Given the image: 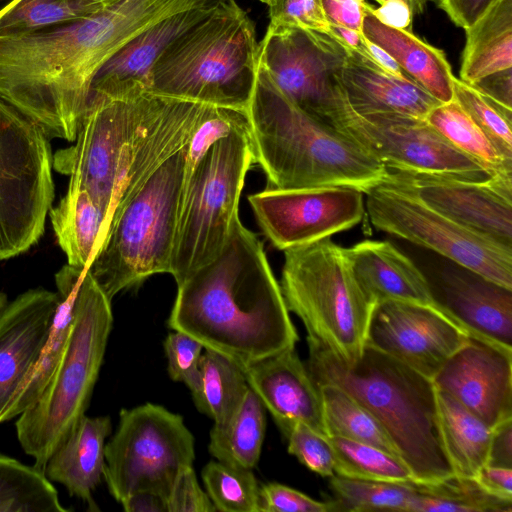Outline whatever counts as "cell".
I'll return each mask as SVG.
<instances>
[{
    "label": "cell",
    "mask_w": 512,
    "mask_h": 512,
    "mask_svg": "<svg viewBox=\"0 0 512 512\" xmlns=\"http://www.w3.org/2000/svg\"><path fill=\"white\" fill-rule=\"evenodd\" d=\"M202 0H121L69 23L0 37V98L48 138L74 141L97 70L163 17Z\"/></svg>",
    "instance_id": "cell-1"
},
{
    "label": "cell",
    "mask_w": 512,
    "mask_h": 512,
    "mask_svg": "<svg viewBox=\"0 0 512 512\" xmlns=\"http://www.w3.org/2000/svg\"><path fill=\"white\" fill-rule=\"evenodd\" d=\"M177 287L168 326L241 367L299 340L263 244L239 218L222 252Z\"/></svg>",
    "instance_id": "cell-2"
},
{
    "label": "cell",
    "mask_w": 512,
    "mask_h": 512,
    "mask_svg": "<svg viewBox=\"0 0 512 512\" xmlns=\"http://www.w3.org/2000/svg\"><path fill=\"white\" fill-rule=\"evenodd\" d=\"M246 116L267 188L348 186L366 194L387 178L379 161L295 104L259 63Z\"/></svg>",
    "instance_id": "cell-3"
},
{
    "label": "cell",
    "mask_w": 512,
    "mask_h": 512,
    "mask_svg": "<svg viewBox=\"0 0 512 512\" xmlns=\"http://www.w3.org/2000/svg\"><path fill=\"white\" fill-rule=\"evenodd\" d=\"M307 369L317 385L341 387L380 423L409 467L414 481L433 483L454 474L438 419L437 390L431 379L366 344L347 364L307 337Z\"/></svg>",
    "instance_id": "cell-4"
},
{
    "label": "cell",
    "mask_w": 512,
    "mask_h": 512,
    "mask_svg": "<svg viewBox=\"0 0 512 512\" xmlns=\"http://www.w3.org/2000/svg\"><path fill=\"white\" fill-rule=\"evenodd\" d=\"M258 54L253 21L227 0L168 45L151 68L148 91L246 112Z\"/></svg>",
    "instance_id": "cell-5"
},
{
    "label": "cell",
    "mask_w": 512,
    "mask_h": 512,
    "mask_svg": "<svg viewBox=\"0 0 512 512\" xmlns=\"http://www.w3.org/2000/svg\"><path fill=\"white\" fill-rule=\"evenodd\" d=\"M111 301L85 270L62 357L37 401L16 420L18 441L44 473L54 450L85 415L112 329Z\"/></svg>",
    "instance_id": "cell-6"
},
{
    "label": "cell",
    "mask_w": 512,
    "mask_h": 512,
    "mask_svg": "<svg viewBox=\"0 0 512 512\" xmlns=\"http://www.w3.org/2000/svg\"><path fill=\"white\" fill-rule=\"evenodd\" d=\"M280 287L307 337L347 364L361 357L376 304L355 277L345 247L325 238L284 250Z\"/></svg>",
    "instance_id": "cell-7"
},
{
    "label": "cell",
    "mask_w": 512,
    "mask_h": 512,
    "mask_svg": "<svg viewBox=\"0 0 512 512\" xmlns=\"http://www.w3.org/2000/svg\"><path fill=\"white\" fill-rule=\"evenodd\" d=\"M185 146L117 212L86 269L110 301L154 274L170 273Z\"/></svg>",
    "instance_id": "cell-8"
},
{
    "label": "cell",
    "mask_w": 512,
    "mask_h": 512,
    "mask_svg": "<svg viewBox=\"0 0 512 512\" xmlns=\"http://www.w3.org/2000/svg\"><path fill=\"white\" fill-rule=\"evenodd\" d=\"M253 163L248 127L239 128L211 145L183 176L170 266L177 285L222 252Z\"/></svg>",
    "instance_id": "cell-9"
},
{
    "label": "cell",
    "mask_w": 512,
    "mask_h": 512,
    "mask_svg": "<svg viewBox=\"0 0 512 512\" xmlns=\"http://www.w3.org/2000/svg\"><path fill=\"white\" fill-rule=\"evenodd\" d=\"M53 200L48 136L0 98V261L40 240Z\"/></svg>",
    "instance_id": "cell-10"
},
{
    "label": "cell",
    "mask_w": 512,
    "mask_h": 512,
    "mask_svg": "<svg viewBox=\"0 0 512 512\" xmlns=\"http://www.w3.org/2000/svg\"><path fill=\"white\" fill-rule=\"evenodd\" d=\"M194 459V437L182 416L145 403L120 411L117 430L105 444L103 477L119 503L137 492L166 500L177 474Z\"/></svg>",
    "instance_id": "cell-11"
},
{
    "label": "cell",
    "mask_w": 512,
    "mask_h": 512,
    "mask_svg": "<svg viewBox=\"0 0 512 512\" xmlns=\"http://www.w3.org/2000/svg\"><path fill=\"white\" fill-rule=\"evenodd\" d=\"M366 210L380 231L439 253L453 263L512 289V248L472 230L416 196L382 183L367 193Z\"/></svg>",
    "instance_id": "cell-12"
},
{
    "label": "cell",
    "mask_w": 512,
    "mask_h": 512,
    "mask_svg": "<svg viewBox=\"0 0 512 512\" xmlns=\"http://www.w3.org/2000/svg\"><path fill=\"white\" fill-rule=\"evenodd\" d=\"M158 95L145 91L125 98L88 100L75 144L52 156V167L85 190L106 216V234L117 173L131 138ZM106 237V236H105Z\"/></svg>",
    "instance_id": "cell-13"
},
{
    "label": "cell",
    "mask_w": 512,
    "mask_h": 512,
    "mask_svg": "<svg viewBox=\"0 0 512 512\" xmlns=\"http://www.w3.org/2000/svg\"><path fill=\"white\" fill-rule=\"evenodd\" d=\"M322 121L357 144L387 170L453 174L473 179L490 175L425 118L398 114L361 115L343 100Z\"/></svg>",
    "instance_id": "cell-14"
},
{
    "label": "cell",
    "mask_w": 512,
    "mask_h": 512,
    "mask_svg": "<svg viewBox=\"0 0 512 512\" xmlns=\"http://www.w3.org/2000/svg\"><path fill=\"white\" fill-rule=\"evenodd\" d=\"M347 54L328 33L269 24L258 63L295 104L322 120L345 99L341 75Z\"/></svg>",
    "instance_id": "cell-15"
},
{
    "label": "cell",
    "mask_w": 512,
    "mask_h": 512,
    "mask_svg": "<svg viewBox=\"0 0 512 512\" xmlns=\"http://www.w3.org/2000/svg\"><path fill=\"white\" fill-rule=\"evenodd\" d=\"M363 194L348 186L266 188L248 201L265 236L284 251L357 225L365 214Z\"/></svg>",
    "instance_id": "cell-16"
},
{
    "label": "cell",
    "mask_w": 512,
    "mask_h": 512,
    "mask_svg": "<svg viewBox=\"0 0 512 512\" xmlns=\"http://www.w3.org/2000/svg\"><path fill=\"white\" fill-rule=\"evenodd\" d=\"M387 172L383 183L512 248V177L473 179L443 173Z\"/></svg>",
    "instance_id": "cell-17"
},
{
    "label": "cell",
    "mask_w": 512,
    "mask_h": 512,
    "mask_svg": "<svg viewBox=\"0 0 512 512\" xmlns=\"http://www.w3.org/2000/svg\"><path fill=\"white\" fill-rule=\"evenodd\" d=\"M469 335L436 307L385 300L373 310L367 344L432 380Z\"/></svg>",
    "instance_id": "cell-18"
},
{
    "label": "cell",
    "mask_w": 512,
    "mask_h": 512,
    "mask_svg": "<svg viewBox=\"0 0 512 512\" xmlns=\"http://www.w3.org/2000/svg\"><path fill=\"white\" fill-rule=\"evenodd\" d=\"M432 381L491 429L512 419V348L469 335Z\"/></svg>",
    "instance_id": "cell-19"
},
{
    "label": "cell",
    "mask_w": 512,
    "mask_h": 512,
    "mask_svg": "<svg viewBox=\"0 0 512 512\" xmlns=\"http://www.w3.org/2000/svg\"><path fill=\"white\" fill-rule=\"evenodd\" d=\"M427 280L437 306L470 335L512 348V289L457 264Z\"/></svg>",
    "instance_id": "cell-20"
},
{
    "label": "cell",
    "mask_w": 512,
    "mask_h": 512,
    "mask_svg": "<svg viewBox=\"0 0 512 512\" xmlns=\"http://www.w3.org/2000/svg\"><path fill=\"white\" fill-rule=\"evenodd\" d=\"M225 1L177 11L144 28L97 70L91 81L88 100L96 97L125 98L148 91L151 68L168 45Z\"/></svg>",
    "instance_id": "cell-21"
},
{
    "label": "cell",
    "mask_w": 512,
    "mask_h": 512,
    "mask_svg": "<svg viewBox=\"0 0 512 512\" xmlns=\"http://www.w3.org/2000/svg\"><path fill=\"white\" fill-rule=\"evenodd\" d=\"M242 368L250 389L269 411L284 436L298 422L327 436L319 387L295 347Z\"/></svg>",
    "instance_id": "cell-22"
},
{
    "label": "cell",
    "mask_w": 512,
    "mask_h": 512,
    "mask_svg": "<svg viewBox=\"0 0 512 512\" xmlns=\"http://www.w3.org/2000/svg\"><path fill=\"white\" fill-rule=\"evenodd\" d=\"M56 292L30 289L9 303L0 320V414L22 385L48 336Z\"/></svg>",
    "instance_id": "cell-23"
},
{
    "label": "cell",
    "mask_w": 512,
    "mask_h": 512,
    "mask_svg": "<svg viewBox=\"0 0 512 512\" xmlns=\"http://www.w3.org/2000/svg\"><path fill=\"white\" fill-rule=\"evenodd\" d=\"M341 82L347 103L361 115L426 118L440 103L407 75H394L349 49Z\"/></svg>",
    "instance_id": "cell-24"
},
{
    "label": "cell",
    "mask_w": 512,
    "mask_h": 512,
    "mask_svg": "<svg viewBox=\"0 0 512 512\" xmlns=\"http://www.w3.org/2000/svg\"><path fill=\"white\" fill-rule=\"evenodd\" d=\"M346 252L360 286L376 305L400 300L441 310L426 275L390 242L364 240L346 248Z\"/></svg>",
    "instance_id": "cell-25"
},
{
    "label": "cell",
    "mask_w": 512,
    "mask_h": 512,
    "mask_svg": "<svg viewBox=\"0 0 512 512\" xmlns=\"http://www.w3.org/2000/svg\"><path fill=\"white\" fill-rule=\"evenodd\" d=\"M112 429L108 416L84 415L49 457L44 474L66 487L71 496L99 510L92 493L105 469V440Z\"/></svg>",
    "instance_id": "cell-26"
},
{
    "label": "cell",
    "mask_w": 512,
    "mask_h": 512,
    "mask_svg": "<svg viewBox=\"0 0 512 512\" xmlns=\"http://www.w3.org/2000/svg\"><path fill=\"white\" fill-rule=\"evenodd\" d=\"M363 35L440 103L453 99L455 76L441 49L428 44L411 31L384 23L375 16L368 3L365 6Z\"/></svg>",
    "instance_id": "cell-27"
},
{
    "label": "cell",
    "mask_w": 512,
    "mask_h": 512,
    "mask_svg": "<svg viewBox=\"0 0 512 512\" xmlns=\"http://www.w3.org/2000/svg\"><path fill=\"white\" fill-rule=\"evenodd\" d=\"M85 270L64 265L55 275L58 304L40 354L20 388L0 414V424L32 406L50 381L66 347L74 319V303Z\"/></svg>",
    "instance_id": "cell-28"
},
{
    "label": "cell",
    "mask_w": 512,
    "mask_h": 512,
    "mask_svg": "<svg viewBox=\"0 0 512 512\" xmlns=\"http://www.w3.org/2000/svg\"><path fill=\"white\" fill-rule=\"evenodd\" d=\"M465 34L459 79L472 85L512 68V0H495Z\"/></svg>",
    "instance_id": "cell-29"
},
{
    "label": "cell",
    "mask_w": 512,
    "mask_h": 512,
    "mask_svg": "<svg viewBox=\"0 0 512 512\" xmlns=\"http://www.w3.org/2000/svg\"><path fill=\"white\" fill-rule=\"evenodd\" d=\"M48 215L67 264L86 270L106 236L103 210L85 190L68 186Z\"/></svg>",
    "instance_id": "cell-30"
},
{
    "label": "cell",
    "mask_w": 512,
    "mask_h": 512,
    "mask_svg": "<svg viewBox=\"0 0 512 512\" xmlns=\"http://www.w3.org/2000/svg\"><path fill=\"white\" fill-rule=\"evenodd\" d=\"M437 408L443 446L454 474L474 478L487 464L493 429L444 391L437 390Z\"/></svg>",
    "instance_id": "cell-31"
},
{
    "label": "cell",
    "mask_w": 512,
    "mask_h": 512,
    "mask_svg": "<svg viewBox=\"0 0 512 512\" xmlns=\"http://www.w3.org/2000/svg\"><path fill=\"white\" fill-rule=\"evenodd\" d=\"M266 432V409L250 389L233 417L223 426H213L208 450L223 463L253 469L261 455Z\"/></svg>",
    "instance_id": "cell-32"
},
{
    "label": "cell",
    "mask_w": 512,
    "mask_h": 512,
    "mask_svg": "<svg viewBox=\"0 0 512 512\" xmlns=\"http://www.w3.org/2000/svg\"><path fill=\"white\" fill-rule=\"evenodd\" d=\"M200 373V391L194 403L213 420V426L221 427L233 417L249 390L243 368L217 351L204 349Z\"/></svg>",
    "instance_id": "cell-33"
},
{
    "label": "cell",
    "mask_w": 512,
    "mask_h": 512,
    "mask_svg": "<svg viewBox=\"0 0 512 512\" xmlns=\"http://www.w3.org/2000/svg\"><path fill=\"white\" fill-rule=\"evenodd\" d=\"M425 119L449 143L476 161L490 176L512 177V162L498 152L455 100L439 103Z\"/></svg>",
    "instance_id": "cell-34"
},
{
    "label": "cell",
    "mask_w": 512,
    "mask_h": 512,
    "mask_svg": "<svg viewBox=\"0 0 512 512\" xmlns=\"http://www.w3.org/2000/svg\"><path fill=\"white\" fill-rule=\"evenodd\" d=\"M317 386L328 437L337 436L372 445L400 458L397 448L377 419L353 396L337 385Z\"/></svg>",
    "instance_id": "cell-35"
},
{
    "label": "cell",
    "mask_w": 512,
    "mask_h": 512,
    "mask_svg": "<svg viewBox=\"0 0 512 512\" xmlns=\"http://www.w3.org/2000/svg\"><path fill=\"white\" fill-rule=\"evenodd\" d=\"M414 482L408 512H512V501L490 495L474 478L453 474L438 482Z\"/></svg>",
    "instance_id": "cell-36"
},
{
    "label": "cell",
    "mask_w": 512,
    "mask_h": 512,
    "mask_svg": "<svg viewBox=\"0 0 512 512\" xmlns=\"http://www.w3.org/2000/svg\"><path fill=\"white\" fill-rule=\"evenodd\" d=\"M46 475L0 454V512H68Z\"/></svg>",
    "instance_id": "cell-37"
},
{
    "label": "cell",
    "mask_w": 512,
    "mask_h": 512,
    "mask_svg": "<svg viewBox=\"0 0 512 512\" xmlns=\"http://www.w3.org/2000/svg\"><path fill=\"white\" fill-rule=\"evenodd\" d=\"M333 498L331 512L406 511L415 494V482L354 479L334 474L329 477Z\"/></svg>",
    "instance_id": "cell-38"
},
{
    "label": "cell",
    "mask_w": 512,
    "mask_h": 512,
    "mask_svg": "<svg viewBox=\"0 0 512 512\" xmlns=\"http://www.w3.org/2000/svg\"><path fill=\"white\" fill-rule=\"evenodd\" d=\"M104 8L89 0H12L0 10V37L77 21Z\"/></svg>",
    "instance_id": "cell-39"
},
{
    "label": "cell",
    "mask_w": 512,
    "mask_h": 512,
    "mask_svg": "<svg viewBox=\"0 0 512 512\" xmlns=\"http://www.w3.org/2000/svg\"><path fill=\"white\" fill-rule=\"evenodd\" d=\"M328 438L334 453L335 474L374 481H414L402 459L372 445L337 436Z\"/></svg>",
    "instance_id": "cell-40"
},
{
    "label": "cell",
    "mask_w": 512,
    "mask_h": 512,
    "mask_svg": "<svg viewBox=\"0 0 512 512\" xmlns=\"http://www.w3.org/2000/svg\"><path fill=\"white\" fill-rule=\"evenodd\" d=\"M201 476L216 511L259 512L260 486L252 469L216 460L204 466Z\"/></svg>",
    "instance_id": "cell-41"
},
{
    "label": "cell",
    "mask_w": 512,
    "mask_h": 512,
    "mask_svg": "<svg viewBox=\"0 0 512 512\" xmlns=\"http://www.w3.org/2000/svg\"><path fill=\"white\" fill-rule=\"evenodd\" d=\"M453 100L479 126L498 152L512 162V109L456 77L453 79Z\"/></svg>",
    "instance_id": "cell-42"
},
{
    "label": "cell",
    "mask_w": 512,
    "mask_h": 512,
    "mask_svg": "<svg viewBox=\"0 0 512 512\" xmlns=\"http://www.w3.org/2000/svg\"><path fill=\"white\" fill-rule=\"evenodd\" d=\"M173 331L164 341L168 374L172 380L184 383L195 398L200 391V360L205 348L188 334Z\"/></svg>",
    "instance_id": "cell-43"
},
{
    "label": "cell",
    "mask_w": 512,
    "mask_h": 512,
    "mask_svg": "<svg viewBox=\"0 0 512 512\" xmlns=\"http://www.w3.org/2000/svg\"><path fill=\"white\" fill-rule=\"evenodd\" d=\"M288 452L311 471L331 477L335 474L334 453L329 438L298 422L285 435Z\"/></svg>",
    "instance_id": "cell-44"
},
{
    "label": "cell",
    "mask_w": 512,
    "mask_h": 512,
    "mask_svg": "<svg viewBox=\"0 0 512 512\" xmlns=\"http://www.w3.org/2000/svg\"><path fill=\"white\" fill-rule=\"evenodd\" d=\"M270 24L300 27L330 34L320 0H270ZM331 35V34H330Z\"/></svg>",
    "instance_id": "cell-45"
},
{
    "label": "cell",
    "mask_w": 512,
    "mask_h": 512,
    "mask_svg": "<svg viewBox=\"0 0 512 512\" xmlns=\"http://www.w3.org/2000/svg\"><path fill=\"white\" fill-rule=\"evenodd\" d=\"M259 512H331L328 501H317L286 485L271 482L260 486Z\"/></svg>",
    "instance_id": "cell-46"
},
{
    "label": "cell",
    "mask_w": 512,
    "mask_h": 512,
    "mask_svg": "<svg viewBox=\"0 0 512 512\" xmlns=\"http://www.w3.org/2000/svg\"><path fill=\"white\" fill-rule=\"evenodd\" d=\"M167 512H215L216 509L198 483L192 466L176 476L166 499Z\"/></svg>",
    "instance_id": "cell-47"
},
{
    "label": "cell",
    "mask_w": 512,
    "mask_h": 512,
    "mask_svg": "<svg viewBox=\"0 0 512 512\" xmlns=\"http://www.w3.org/2000/svg\"><path fill=\"white\" fill-rule=\"evenodd\" d=\"M320 3L329 25L363 33L366 0H320Z\"/></svg>",
    "instance_id": "cell-48"
},
{
    "label": "cell",
    "mask_w": 512,
    "mask_h": 512,
    "mask_svg": "<svg viewBox=\"0 0 512 512\" xmlns=\"http://www.w3.org/2000/svg\"><path fill=\"white\" fill-rule=\"evenodd\" d=\"M451 21L464 30L470 27L495 0H435Z\"/></svg>",
    "instance_id": "cell-49"
},
{
    "label": "cell",
    "mask_w": 512,
    "mask_h": 512,
    "mask_svg": "<svg viewBox=\"0 0 512 512\" xmlns=\"http://www.w3.org/2000/svg\"><path fill=\"white\" fill-rule=\"evenodd\" d=\"M474 479L490 495L512 501V468L486 464L480 468Z\"/></svg>",
    "instance_id": "cell-50"
},
{
    "label": "cell",
    "mask_w": 512,
    "mask_h": 512,
    "mask_svg": "<svg viewBox=\"0 0 512 512\" xmlns=\"http://www.w3.org/2000/svg\"><path fill=\"white\" fill-rule=\"evenodd\" d=\"M472 86L501 105L512 109V68L489 74Z\"/></svg>",
    "instance_id": "cell-51"
},
{
    "label": "cell",
    "mask_w": 512,
    "mask_h": 512,
    "mask_svg": "<svg viewBox=\"0 0 512 512\" xmlns=\"http://www.w3.org/2000/svg\"><path fill=\"white\" fill-rule=\"evenodd\" d=\"M487 464L512 468V419L493 429Z\"/></svg>",
    "instance_id": "cell-52"
},
{
    "label": "cell",
    "mask_w": 512,
    "mask_h": 512,
    "mask_svg": "<svg viewBox=\"0 0 512 512\" xmlns=\"http://www.w3.org/2000/svg\"><path fill=\"white\" fill-rule=\"evenodd\" d=\"M121 504L126 512H167L166 500L151 492L131 494Z\"/></svg>",
    "instance_id": "cell-53"
},
{
    "label": "cell",
    "mask_w": 512,
    "mask_h": 512,
    "mask_svg": "<svg viewBox=\"0 0 512 512\" xmlns=\"http://www.w3.org/2000/svg\"><path fill=\"white\" fill-rule=\"evenodd\" d=\"M380 6L388 4H400L406 6L413 15L421 14L429 0H375Z\"/></svg>",
    "instance_id": "cell-54"
},
{
    "label": "cell",
    "mask_w": 512,
    "mask_h": 512,
    "mask_svg": "<svg viewBox=\"0 0 512 512\" xmlns=\"http://www.w3.org/2000/svg\"><path fill=\"white\" fill-rule=\"evenodd\" d=\"M9 305L6 294L0 292V320Z\"/></svg>",
    "instance_id": "cell-55"
},
{
    "label": "cell",
    "mask_w": 512,
    "mask_h": 512,
    "mask_svg": "<svg viewBox=\"0 0 512 512\" xmlns=\"http://www.w3.org/2000/svg\"><path fill=\"white\" fill-rule=\"evenodd\" d=\"M89 1L98 3V4L103 5L105 7H108V6H111V5L121 1V0H89Z\"/></svg>",
    "instance_id": "cell-56"
},
{
    "label": "cell",
    "mask_w": 512,
    "mask_h": 512,
    "mask_svg": "<svg viewBox=\"0 0 512 512\" xmlns=\"http://www.w3.org/2000/svg\"><path fill=\"white\" fill-rule=\"evenodd\" d=\"M259 1H261V2H263L265 4H268L270 2V0H259Z\"/></svg>",
    "instance_id": "cell-57"
}]
</instances>
